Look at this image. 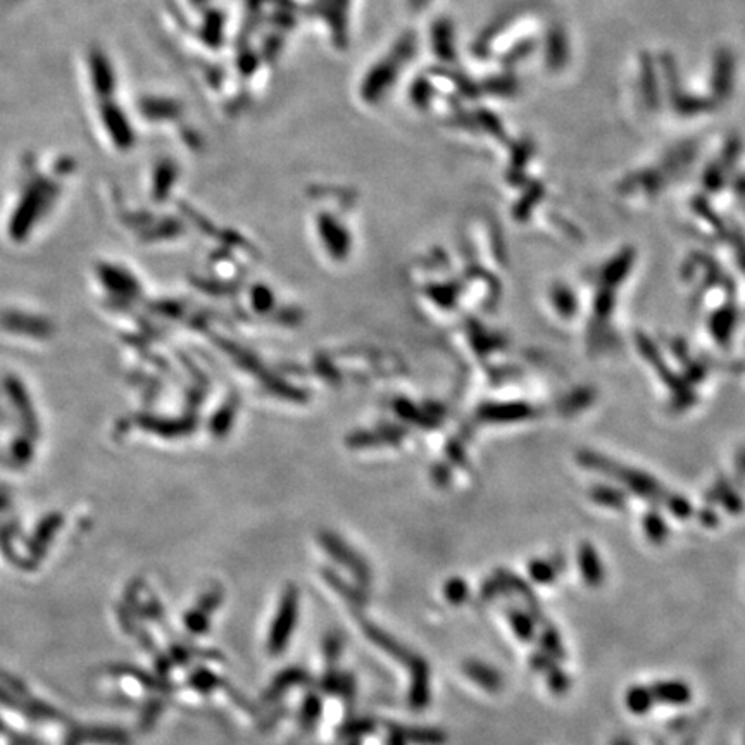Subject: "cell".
Listing matches in <instances>:
<instances>
[{"mask_svg":"<svg viewBox=\"0 0 745 745\" xmlns=\"http://www.w3.org/2000/svg\"><path fill=\"white\" fill-rule=\"evenodd\" d=\"M578 564L582 571L583 580L589 587H601L604 583V570L601 561L597 558L594 549L590 545H583L578 554Z\"/></svg>","mask_w":745,"mask_h":745,"instance_id":"obj_2","label":"cell"},{"mask_svg":"<svg viewBox=\"0 0 745 745\" xmlns=\"http://www.w3.org/2000/svg\"><path fill=\"white\" fill-rule=\"evenodd\" d=\"M625 702H627V708L630 709V713L645 714L654 708L656 699L652 695L651 687L633 685V687L628 689L627 695H625Z\"/></svg>","mask_w":745,"mask_h":745,"instance_id":"obj_4","label":"cell"},{"mask_svg":"<svg viewBox=\"0 0 745 745\" xmlns=\"http://www.w3.org/2000/svg\"><path fill=\"white\" fill-rule=\"evenodd\" d=\"M656 745H664V742H659L658 740V742H656Z\"/></svg>","mask_w":745,"mask_h":745,"instance_id":"obj_13","label":"cell"},{"mask_svg":"<svg viewBox=\"0 0 745 745\" xmlns=\"http://www.w3.org/2000/svg\"><path fill=\"white\" fill-rule=\"evenodd\" d=\"M530 666H532L533 670L540 671V673H549L552 668L558 666V661L552 658V656H549L547 652L539 651L532 654Z\"/></svg>","mask_w":745,"mask_h":745,"instance_id":"obj_9","label":"cell"},{"mask_svg":"<svg viewBox=\"0 0 745 745\" xmlns=\"http://www.w3.org/2000/svg\"><path fill=\"white\" fill-rule=\"evenodd\" d=\"M528 573L532 576V580L540 585H549V583L556 580L558 576V566L554 563H547V561H532L528 566Z\"/></svg>","mask_w":745,"mask_h":745,"instance_id":"obj_7","label":"cell"},{"mask_svg":"<svg viewBox=\"0 0 745 745\" xmlns=\"http://www.w3.org/2000/svg\"><path fill=\"white\" fill-rule=\"evenodd\" d=\"M540 644H542V651L547 652L556 661H563L566 658V651H564L561 637H559L558 630L552 627V625L544 623V630H542V635H540Z\"/></svg>","mask_w":745,"mask_h":745,"instance_id":"obj_6","label":"cell"},{"mask_svg":"<svg viewBox=\"0 0 745 745\" xmlns=\"http://www.w3.org/2000/svg\"><path fill=\"white\" fill-rule=\"evenodd\" d=\"M611 745H635L633 744L632 740L627 739V737H616V739L611 742Z\"/></svg>","mask_w":745,"mask_h":745,"instance_id":"obj_11","label":"cell"},{"mask_svg":"<svg viewBox=\"0 0 745 745\" xmlns=\"http://www.w3.org/2000/svg\"><path fill=\"white\" fill-rule=\"evenodd\" d=\"M466 595H468L466 594V587H464L461 582L452 583L451 587H449V597H451V601H464Z\"/></svg>","mask_w":745,"mask_h":745,"instance_id":"obj_10","label":"cell"},{"mask_svg":"<svg viewBox=\"0 0 745 745\" xmlns=\"http://www.w3.org/2000/svg\"><path fill=\"white\" fill-rule=\"evenodd\" d=\"M651 690L656 702H663L668 706H685L692 701V689L682 680L656 682Z\"/></svg>","mask_w":745,"mask_h":745,"instance_id":"obj_1","label":"cell"},{"mask_svg":"<svg viewBox=\"0 0 745 745\" xmlns=\"http://www.w3.org/2000/svg\"><path fill=\"white\" fill-rule=\"evenodd\" d=\"M697 744V735L695 733H692V735H689L687 739L683 740L682 745H695Z\"/></svg>","mask_w":745,"mask_h":745,"instance_id":"obj_12","label":"cell"},{"mask_svg":"<svg viewBox=\"0 0 745 745\" xmlns=\"http://www.w3.org/2000/svg\"><path fill=\"white\" fill-rule=\"evenodd\" d=\"M508 618L516 637L523 642H532L533 637H535V621L530 618V614L525 613V611H518V609H511Z\"/></svg>","mask_w":745,"mask_h":745,"instance_id":"obj_5","label":"cell"},{"mask_svg":"<svg viewBox=\"0 0 745 745\" xmlns=\"http://www.w3.org/2000/svg\"><path fill=\"white\" fill-rule=\"evenodd\" d=\"M545 675H547V685H549L552 694H568V690H570L571 687V680L570 677H568V673L559 668V664L556 668H552L549 673H545Z\"/></svg>","mask_w":745,"mask_h":745,"instance_id":"obj_8","label":"cell"},{"mask_svg":"<svg viewBox=\"0 0 745 745\" xmlns=\"http://www.w3.org/2000/svg\"><path fill=\"white\" fill-rule=\"evenodd\" d=\"M464 670H466L471 680H475L478 685H482L483 689H487L489 692H499L504 685L501 673L495 671L494 668H490L487 664L471 661L464 666Z\"/></svg>","mask_w":745,"mask_h":745,"instance_id":"obj_3","label":"cell"}]
</instances>
